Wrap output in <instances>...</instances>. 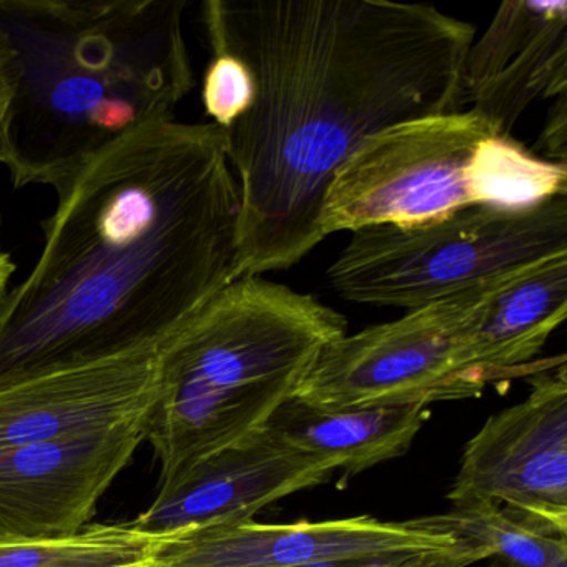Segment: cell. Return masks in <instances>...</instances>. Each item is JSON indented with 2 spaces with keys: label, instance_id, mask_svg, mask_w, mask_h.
I'll return each instance as SVG.
<instances>
[{
  "label": "cell",
  "instance_id": "obj_8",
  "mask_svg": "<svg viewBox=\"0 0 567 567\" xmlns=\"http://www.w3.org/2000/svg\"><path fill=\"white\" fill-rule=\"evenodd\" d=\"M530 393L467 441L447 499L494 504L547 536L567 537V370L554 358L527 374Z\"/></svg>",
  "mask_w": 567,
  "mask_h": 567
},
{
  "label": "cell",
  "instance_id": "obj_13",
  "mask_svg": "<svg viewBox=\"0 0 567 567\" xmlns=\"http://www.w3.org/2000/svg\"><path fill=\"white\" fill-rule=\"evenodd\" d=\"M567 94V2L507 0L483 38L471 44L461 72V105L511 137L536 101Z\"/></svg>",
  "mask_w": 567,
  "mask_h": 567
},
{
  "label": "cell",
  "instance_id": "obj_17",
  "mask_svg": "<svg viewBox=\"0 0 567 567\" xmlns=\"http://www.w3.org/2000/svg\"><path fill=\"white\" fill-rule=\"evenodd\" d=\"M413 523L480 550L484 559H493L491 567H567V537L539 533L494 504L453 507Z\"/></svg>",
  "mask_w": 567,
  "mask_h": 567
},
{
  "label": "cell",
  "instance_id": "obj_2",
  "mask_svg": "<svg viewBox=\"0 0 567 567\" xmlns=\"http://www.w3.org/2000/svg\"><path fill=\"white\" fill-rule=\"evenodd\" d=\"M58 195L0 303V384L161 343L244 278L240 190L210 122L151 125Z\"/></svg>",
  "mask_w": 567,
  "mask_h": 567
},
{
  "label": "cell",
  "instance_id": "obj_16",
  "mask_svg": "<svg viewBox=\"0 0 567 567\" xmlns=\"http://www.w3.org/2000/svg\"><path fill=\"white\" fill-rule=\"evenodd\" d=\"M168 539L134 523L89 524L65 536L0 539V567H148Z\"/></svg>",
  "mask_w": 567,
  "mask_h": 567
},
{
  "label": "cell",
  "instance_id": "obj_9",
  "mask_svg": "<svg viewBox=\"0 0 567 567\" xmlns=\"http://www.w3.org/2000/svg\"><path fill=\"white\" fill-rule=\"evenodd\" d=\"M480 550L413 523L371 516L260 524L247 520L174 534L158 554L165 567H300L367 563L394 567H467Z\"/></svg>",
  "mask_w": 567,
  "mask_h": 567
},
{
  "label": "cell",
  "instance_id": "obj_1",
  "mask_svg": "<svg viewBox=\"0 0 567 567\" xmlns=\"http://www.w3.org/2000/svg\"><path fill=\"white\" fill-rule=\"evenodd\" d=\"M212 54L247 68L251 102L225 128L240 190L244 277L288 270L321 240L337 172L371 135L461 111L476 28L393 0H208Z\"/></svg>",
  "mask_w": 567,
  "mask_h": 567
},
{
  "label": "cell",
  "instance_id": "obj_10",
  "mask_svg": "<svg viewBox=\"0 0 567 567\" xmlns=\"http://www.w3.org/2000/svg\"><path fill=\"white\" fill-rule=\"evenodd\" d=\"M147 417L0 447V539L65 536L87 527L144 443Z\"/></svg>",
  "mask_w": 567,
  "mask_h": 567
},
{
  "label": "cell",
  "instance_id": "obj_15",
  "mask_svg": "<svg viewBox=\"0 0 567 567\" xmlns=\"http://www.w3.org/2000/svg\"><path fill=\"white\" fill-rule=\"evenodd\" d=\"M430 416L423 404L323 411L290 398L264 430L334 473L357 476L406 454Z\"/></svg>",
  "mask_w": 567,
  "mask_h": 567
},
{
  "label": "cell",
  "instance_id": "obj_18",
  "mask_svg": "<svg viewBox=\"0 0 567 567\" xmlns=\"http://www.w3.org/2000/svg\"><path fill=\"white\" fill-rule=\"evenodd\" d=\"M251 81L247 68L227 54H212L202 84V102L210 124L225 131L251 102Z\"/></svg>",
  "mask_w": 567,
  "mask_h": 567
},
{
  "label": "cell",
  "instance_id": "obj_11",
  "mask_svg": "<svg viewBox=\"0 0 567 567\" xmlns=\"http://www.w3.org/2000/svg\"><path fill=\"white\" fill-rule=\"evenodd\" d=\"M165 340L0 384V447L42 443L147 417L157 400Z\"/></svg>",
  "mask_w": 567,
  "mask_h": 567
},
{
  "label": "cell",
  "instance_id": "obj_19",
  "mask_svg": "<svg viewBox=\"0 0 567 567\" xmlns=\"http://www.w3.org/2000/svg\"><path fill=\"white\" fill-rule=\"evenodd\" d=\"M534 151L540 152V158L553 164L566 165L567 158V94L554 99V105L547 112L543 131Z\"/></svg>",
  "mask_w": 567,
  "mask_h": 567
},
{
  "label": "cell",
  "instance_id": "obj_7",
  "mask_svg": "<svg viewBox=\"0 0 567 567\" xmlns=\"http://www.w3.org/2000/svg\"><path fill=\"white\" fill-rule=\"evenodd\" d=\"M501 277L344 334L321 351L291 398L338 411L481 396L489 383L474 363V323Z\"/></svg>",
  "mask_w": 567,
  "mask_h": 567
},
{
  "label": "cell",
  "instance_id": "obj_12",
  "mask_svg": "<svg viewBox=\"0 0 567 567\" xmlns=\"http://www.w3.org/2000/svg\"><path fill=\"white\" fill-rule=\"evenodd\" d=\"M333 474L261 430L208 457L171 489L158 491L132 523L157 536L247 523L290 494L328 483Z\"/></svg>",
  "mask_w": 567,
  "mask_h": 567
},
{
  "label": "cell",
  "instance_id": "obj_3",
  "mask_svg": "<svg viewBox=\"0 0 567 567\" xmlns=\"http://www.w3.org/2000/svg\"><path fill=\"white\" fill-rule=\"evenodd\" d=\"M187 0H0V164L64 190L131 135L172 121L195 85Z\"/></svg>",
  "mask_w": 567,
  "mask_h": 567
},
{
  "label": "cell",
  "instance_id": "obj_5",
  "mask_svg": "<svg viewBox=\"0 0 567 567\" xmlns=\"http://www.w3.org/2000/svg\"><path fill=\"white\" fill-rule=\"evenodd\" d=\"M559 195H567L566 165L544 161L470 109L367 138L331 181L320 230L328 237L421 224L461 208L529 207Z\"/></svg>",
  "mask_w": 567,
  "mask_h": 567
},
{
  "label": "cell",
  "instance_id": "obj_14",
  "mask_svg": "<svg viewBox=\"0 0 567 567\" xmlns=\"http://www.w3.org/2000/svg\"><path fill=\"white\" fill-rule=\"evenodd\" d=\"M567 317V251L503 275L481 305L473 358L487 383L527 377ZM544 367V364H543Z\"/></svg>",
  "mask_w": 567,
  "mask_h": 567
},
{
  "label": "cell",
  "instance_id": "obj_22",
  "mask_svg": "<svg viewBox=\"0 0 567 567\" xmlns=\"http://www.w3.org/2000/svg\"><path fill=\"white\" fill-rule=\"evenodd\" d=\"M148 567H165V566H162V564H158L157 560H155V563L152 564V566H148Z\"/></svg>",
  "mask_w": 567,
  "mask_h": 567
},
{
  "label": "cell",
  "instance_id": "obj_21",
  "mask_svg": "<svg viewBox=\"0 0 567 567\" xmlns=\"http://www.w3.org/2000/svg\"><path fill=\"white\" fill-rule=\"evenodd\" d=\"M6 95L4 89L0 85V134H2V118H4Z\"/></svg>",
  "mask_w": 567,
  "mask_h": 567
},
{
  "label": "cell",
  "instance_id": "obj_20",
  "mask_svg": "<svg viewBox=\"0 0 567 567\" xmlns=\"http://www.w3.org/2000/svg\"><path fill=\"white\" fill-rule=\"evenodd\" d=\"M16 265L12 261V258L9 257L6 251H2L0 248V303L4 300L6 295H8V285L9 280H11L12 275H14Z\"/></svg>",
  "mask_w": 567,
  "mask_h": 567
},
{
  "label": "cell",
  "instance_id": "obj_4",
  "mask_svg": "<svg viewBox=\"0 0 567 567\" xmlns=\"http://www.w3.org/2000/svg\"><path fill=\"white\" fill-rule=\"evenodd\" d=\"M348 334L343 315L313 295L238 278L165 340L145 441L158 491L267 426L321 351Z\"/></svg>",
  "mask_w": 567,
  "mask_h": 567
},
{
  "label": "cell",
  "instance_id": "obj_6",
  "mask_svg": "<svg viewBox=\"0 0 567 567\" xmlns=\"http://www.w3.org/2000/svg\"><path fill=\"white\" fill-rule=\"evenodd\" d=\"M567 251V195L529 207L461 208L413 225L351 231L327 271L344 300L411 311Z\"/></svg>",
  "mask_w": 567,
  "mask_h": 567
}]
</instances>
